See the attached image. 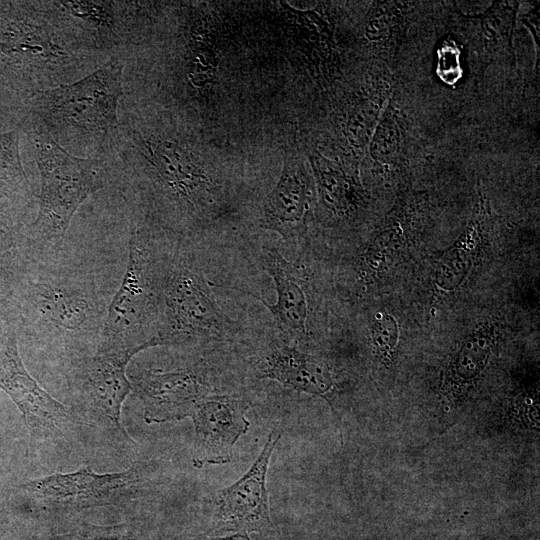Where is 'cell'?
Returning <instances> with one entry per match:
<instances>
[{
  "label": "cell",
  "mask_w": 540,
  "mask_h": 540,
  "mask_svg": "<svg viewBox=\"0 0 540 540\" xmlns=\"http://www.w3.org/2000/svg\"><path fill=\"white\" fill-rule=\"evenodd\" d=\"M115 185L134 218H156L174 233H184L210 194L211 177L201 159L181 138L156 125L126 98L119 125L104 157Z\"/></svg>",
  "instance_id": "6da1fadb"
},
{
  "label": "cell",
  "mask_w": 540,
  "mask_h": 540,
  "mask_svg": "<svg viewBox=\"0 0 540 540\" xmlns=\"http://www.w3.org/2000/svg\"><path fill=\"white\" fill-rule=\"evenodd\" d=\"M110 54L59 1L0 2V89L25 104L88 75Z\"/></svg>",
  "instance_id": "7a4b0ae2"
},
{
  "label": "cell",
  "mask_w": 540,
  "mask_h": 540,
  "mask_svg": "<svg viewBox=\"0 0 540 540\" xmlns=\"http://www.w3.org/2000/svg\"><path fill=\"white\" fill-rule=\"evenodd\" d=\"M34 272L22 294V321L44 347L60 352L68 366L92 356L98 347L110 288L92 270L60 256L32 263Z\"/></svg>",
  "instance_id": "3957f363"
},
{
  "label": "cell",
  "mask_w": 540,
  "mask_h": 540,
  "mask_svg": "<svg viewBox=\"0 0 540 540\" xmlns=\"http://www.w3.org/2000/svg\"><path fill=\"white\" fill-rule=\"evenodd\" d=\"M124 67V56L117 53L79 80L35 94L22 120L39 124L77 157L104 158L118 130Z\"/></svg>",
  "instance_id": "277c9868"
},
{
  "label": "cell",
  "mask_w": 540,
  "mask_h": 540,
  "mask_svg": "<svg viewBox=\"0 0 540 540\" xmlns=\"http://www.w3.org/2000/svg\"><path fill=\"white\" fill-rule=\"evenodd\" d=\"M40 174L37 216L29 226L31 263H47L63 251L66 233L79 207L95 192L112 184L104 158L77 157L37 123L23 119Z\"/></svg>",
  "instance_id": "5b68a950"
},
{
  "label": "cell",
  "mask_w": 540,
  "mask_h": 540,
  "mask_svg": "<svg viewBox=\"0 0 540 540\" xmlns=\"http://www.w3.org/2000/svg\"><path fill=\"white\" fill-rule=\"evenodd\" d=\"M133 223L123 279L111 299L97 350L130 357L159 346L162 274L167 250Z\"/></svg>",
  "instance_id": "8992f818"
},
{
  "label": "cell",
  "mask_w": 540,
  "mask_h": 540,
  "mask_svg": "<svg viewBox=\"0 0 540 540\" xmlns=\"http://www.w3.org/2000/svg\"><path fill=\"white\" fill-rule=\"evenodd\" d=\"M237 331V323L216 302L204 273L181 244H171L162 274L159 346L224 340Z\"/></svg>",
  "instance_id": "52a82bcc"
},
{
  "label": "cell",
  "mask_w": 540,
  "mask_h": 540,
  "mask_svg": "<svg viewBox=\"0 0 540 540\" xmlns=\"http://www.w3.org/2000/svg\"><path fill=\"white\" fill-rule=\"evenodd\" d=\"M140 462L124 471L99 474L87 466L69 473H53L12 484V503L49 517L69 516L82 510L125 505L137 498L144 482Z\"/></svg>",
  "instance_id": "ba28073f"
},
{
  "label": "cell",
  "mask_w": 540,
  "mask_h": 540,
  "mask_svg": "<svg viewBox=\"0 0 540 540\" xmlns=\"http://www.w3.org/2000/svg\"><path fill=\"white\" fill-rule=\"evenodd\" d=\"M131 358L119 354L96 352L69 366L68 384L79 421L103 431L111 439L131 442L122 427L121 409L132 392L127 375Z\"/></svg>",
  "instance_id": "9c48e42d"
},
{
  "label": "cell",
  "mask_w": 540,
  "mask_h": 540,
  "mask_svg": "<svg viewBox=\"0 0 540 540\" xmlns=\"http://www.w3.org/2000/svg\"><path fill=\"white\" fill-rule=\"evenodd\" d=\"M0 389L21 412L31 444L59 443L81 424L70 406L53 398L28 372L13 327L0 336Z\"/></svg>",
  "instance_id": "30bf717a"
},
{
  "label": "cell",
  "mask_w": 540,
  "mask_h": 540,
  "mask_svg": "<svg viewBox=\"0 0 540 540\" xmlns=\"http://www.w3.org/2000/svg\"><path fill=\"white\" fill-rule=\"evenodd\" d=\"M280 438L281 433L271 431L250 468L236 482L215 492L211 500L210 533H265L273 528L266 478Z\"/></svg>",
  "instance_id": "8fae6325"
},
{
  "label": "cell",
  "mask_w": 540,
  "mask_h": 540,
  "mask_svg": "<svg viewBox=\"0 0 540 540\" xmlns=\"http://www.w3.org/2000/svg\"><path fill=\"white\" fill-rule=\"evenodd\" d=\"M129 379L147 424L190 418L197 404L211 394L207 376L198 366L167 371L147 369Z\"/></svg>",
  "instance_id": "7c38bea8"
},
{
  "label": "cell",
  "mask_w": 540,
  "mask_h": 540,
  "mask_svg": "<svg viewBox=\"0 0 540 540\" xmlns=\"http://www.w3.org/2000/svg\"><path fill=\"white\" fill-rule=\"evenodd\" d=\"M250 404L231 394H209L195 407L192 463L196 468L231 462L233 448L247 433Z\"/></svg>",
  "instance_id": "4fadbf2b"
},
{
  "label": "cell",
  "mask_w": 540,
  "mask_h": 540,
  "mask_svg": "<svg viewBox=\"0 0 540 540\" xmlns=\"http://www.w3.org/2000/svg\"><path fill=\"white\" fill-rule=\"evenodd\" d=\"M65 12L101 49L124 54L140 37L143 29L142 2L133 1H59Z\"/></svg>",
  "instance_id": "5bb4252c"
},
{
  "label": "cell",
  "mask_w": 540,
  "mask_h": 540,
  "mask_svg": "<svg viewBox=\"0 0 540 540\" xmlns=\"http://www.w3.org/2000/svg\"><path fill=\"white\" fill-rule=\"evenodd\" d=\"M312 200V184L304 164L288 157L264 202L261 226L287 241L296 240L305 230Z\"/></svg>",
  "instance_id": "9a60e30c"
},
{
  "label": "cell",
  "mask_w": 540,
  "mask_h": 540,
  "mask_svg": "<svg viewBox=\"0 0 540 540\" xmlns=\"http://www.w3.org/2000/svg\"><path fill=\"white\" fill-rule=\"evenodd\" d=\"M257 376L273 380L287 389L318 396L332 407L336 382L329 367L296 346L278 343L257 362Z\"/></svg>",
  "instance_id": "2e32d148"
},
{
  "label": "cell",
  "mask_w": 540,
  "mask_h": 540,
  "mask_svg": "<svg viewBox=\"0 0 540 540\" xmlns=\"http://www.w3.org/2000/svg\"><path fill=\"white\" fill-rule=\"evenodd\" d=\"M264 262L277 299L270 304L253 297L265 305L282 330L294 338H303L307 334L308 303L294 265L274 248L267 250Z\"/></svg>",
  "instance_id": "e0dca14e"
},
{
  "label": "cell",
  "mask_w": 540,
  "mask_h": 540,
  "mask_svg": "<svg viewBox=\"0 0 540 540\" xmlns=\"http://www.w3.org/2000/svg\"><path fill=\"white\" fill-rule=\"evenodd\" d=\"M19 139L17 129L0 133V189L9 195L35 200L22 165Z\"/></svg>",
  "instance_id": "ac0fdd59"
},
{
  "label": "cell",
  "mask_w": 540,
  "mask_h": 540,
  "mask_svg": "<svg viewBox=\"0 0 540 540\" xmlns=\"http://www.w3.org/2000/svg\"><path fill=\"white\" fill-rule=\"evenodd\" d=\"M492 346V333L482 327L467 337L452 363L454 379L461 383L473 381L484 369Z\"/></svg>",
  "instance_id": "d6986e66"
},
{
  "label": "cell",
  "mask_w": 540,
  "mask_h": 540,
  "mask_svg": "<svg viewBox=\"0 0 540 540\" xmlns=\"http://www.w3.org/2000/svg\"><path fill=\"white\" fill-rule=\"evenodd\" d=\"M49 540H152L148 532L136 522L115 525L79 523L68 531L52 535Z\"/></svg>",
  "instance_id": "ffe728a7"
},
{
  "label": "cell",
  "mask_w": 540,
  "mask_h": 540,
  "mask_svg": "<svg viewBox=\"0 0 540 540\" xmlns=\"http://www.w3.org/2000/svg\"><path fill=\"white\" fill-rule=\"evenodd\" d=\"M313 165L324 201L338 212L349 209L355 199L354 186L349 178L320 158H316Z\"/></svg>",
  "instance_id": "44dd1931"
},
{
  "label": "cell",
  "mask_w": 540,
  "mask_h": 540,
  "mask_svg": "<svg viewBox=\"0 0 540 540\" xmlns=\"http://www.w3.org/2000/svg\"><path fill=\"white\" fill-rule=\"evenodd\" d=\"M472 264L473 247L466 238L440 259L435 273L437 285L445 291L457 289L469 274Z\"/></svg>",
  "instance_id": "7402d4cb"
},
{
  "label": "cell",
  "mask_w": 540,
  "mask_h": 540,
  "mask_svg": "<svg viewBox=\"0 0 540 540\" xmlns=\"http://www.w3.org/2000/svg\"><path fill=\"white\" fill-rule=\"evenodd\" d=\"M370 335L376 356L383 362H390L399 339L395 318L388 313L375 314L370 323Z\"/></svg>",
  "instance_id": "603a6c76"
},
{
  "label": "cell",
  "mask_w": 540,
  "mask_h": 540,
  "mask_svg": "<svg viewBox=\"0 0 540 540\" xmlns=\"http://www.w3.org/2000/svg\"><path fill=\"white\" fill-rule=\"evenodd\" d=\"M397 143V127L391 119H386L380 124L374 137L372 150L375 157H390L396 150Z\"/></svg>",
  "instance_id": "cb8c5ba5"
},
{
  "label": "cell",
  "mask_w": 540,
  "mask_h": 540,
  "mask_svg": "<svg viewBox=\"0 0 540 540\" xmlns=\"http://www.w3.org/2000/svg\"><path fill=\"white\" fill-rule=\"evenodd\" d=\"M180 540H251L247 533H233L229 536H210L208 534H191Z\"/></svg>",
  "instance_id": "d4e9b609"
},
{
  "label": "cell",
  "mask_w": 540,
  "mask_h": 540,
  "mask_svg": "<svg viewBox=\"0 0 540 540\" xmlns=\"http://www.w3.org/2000/svg\"><path fill=\"white\" fill-rule=\"evenodd\" d=\"M25 540H41V539L38 537H29V538H26Z\"/></svg>",
  "instance_id": "484cf974"
}]
</instances>
